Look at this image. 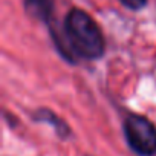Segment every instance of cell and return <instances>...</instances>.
<instances>
[{
    "instance_id": "obj_1",
    "label": "cell",
    "mask_w": 156,
    "mask_h": 156,
    "mask_svg": "<svg viewBox=\"0 0 156 156\" xmlns=\"http://www.w3.org/2000/svg\"><path fill=\"white\" fill-rule=\"evenodd\" d=\"M51 34L57 49L69 63H75V57L98 60L104 55L106 40L101 28L89 12L80 8L70 9L63 20L61 31H51Z\"/></svg>"
},
{
    "instance_id": "obj_3",
    "label": "cell",
    "mask_w": 156,
    "mask_h": 156,
    "mask_svg": "<svg viewBox=\"0 0 156 156\" xmlns=\"http://www.w3.org/2000/svg\"><path fill=\"white\" fill-rule=\"evenodd\" d=\"M23 8L31 17L51 26L54 17V0H23Z\"/></svg>"
},
{
    "instance_id": "obj_4",
    "label": "cell",
    "mask_w": 156,
    "mask_h": 156,
    "mask_svg": "<svg viewBox=\"0 0 156 156\" xmlns=\"http://www.w3.org/2000/svg\"><path fill=\"white\" fill-rule=\"evenodd\" d=\"M32 119L37 121V122H46V124H51L55 130V133L61 138V139H66L70 136V127L66 124L64 119H61L58 115H55L51 109H38L34 112L32 115Z\"/></svg>"
},
{
    "instance_id": "obj_5",
    "label": "cell",
    "mask_w": 156,
    "mask_h": 156,
    "mask_svg": "<svg viewBox=\"0 0 156 156\" xmlns=\"http://www.w3.org/2000/svg\"><path fill=\"white\" fill-rule=\"evenodd\" d=\"M118 2L132 11H139L147 5V0H118Z\"/></svg>"
},
{
    "instance_id": "obj_2",
    "label": "cell",
    "mask_w": 156,
    "mask_h": 156,
    "mask_svg": "<svg viewBox=\"0 0 156 156\" xmlns=\"http://www.w3.org/2000/svg\"><path fill=\"white\" fill-rule=\"evenodd\" d=\"M126 141L138 156L156 154V126L145 116L130 113L122 122Z\"/></svg>"
}]
</instances>
